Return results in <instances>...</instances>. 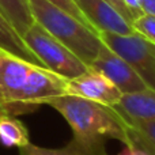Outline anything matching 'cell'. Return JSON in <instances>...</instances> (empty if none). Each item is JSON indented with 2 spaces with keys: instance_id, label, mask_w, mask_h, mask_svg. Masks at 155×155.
<instances>
[{
  "instance_id": "cell-11",
  "label": "cell",
  "mask_w": 155,
  "mask_h": 155,
  "mask_svg": "<svg viewBox=\"0 0 155 155\" xmlns=\"http://www.w3.org/2000/svg\"><path fill=\"white\" fill-rule=\"evenodd\" d=\"M19 155H107L105 147L88 144L86 142L72 137L67 146L61 148H45L41 146L29 144L19 148Z\"/></svg>"
},
{
  "instance_id": "cell-12",
  "label": "cell",
  "mask_w": 155,
  "mask_h": 155,
  "mask_svg": "<svg viewBox=\"0 0 155 155\" xmlns=\"http://www.w3.org/2000/svg\"><path fill=\"white\" fill-rule=\"evenodd\" d=\"M0 11L21 37L34 23L27 0H0Z\"/></svg>"
},
{
  "instance_id": "cell-7",
  "label": "cell",
  "mask_w": 155,
  "mask_h": 155,
  "mask_svg": "<svg viewBox=\"0 0 155 155\" xmlns=\"http://www.w3.org/2000/svg\"><path fill=\"white\" fill-rule=\"evenodd\" d=\"M65 94L82 97L107 106H114L123 95V93L106 76L91 67H88L82 75L67 80Z\"/></svg>"
},
{
  "instance_id": "cell-10",
  "label": "cell",
  "mask_w": 155,
  "mask_h": 155,
  "mask_svg": "<svg viewBox=\"0 0 155 155\" xmlns=\"http://www.w3.org/2000/svg\"><path fill=\"white\" fill-rule=\"evenodd\" d=\"M0 51L7 52V53L14 54L19 59H23L29 63L44 67L40 60L34 56V53L27 48L22 37L16 33V30L5 19L2 11H0Z\"/></svg>"
},
{
  "instance_id": "cell-1",
  "label": "cell",
  "mask_w": 155,
  "mask_h": 155,
  "mask_svg": "<svg viewBox=\"0 0 155 155\" xmlns=\"http://www.w3.org/2000/svg\"><path fill=\"white\" fill-rule=\"evenodd\" d=\"M67 80L48 68L0 51V90L19 114L65 94Z\"/></svg>"
},
{
  "instance_id": "cell-21",
  "label": "cell",
  "mask_w": 155,
  "mask_h": 155,
  "mask_svg": "<svg viewBox=\"0 0 155 155\" xmlns=\"http://www.w3.org/2000/svg\"><path fill=\"white\" fill-rule=\"evenodd\" d=\"M143 12L155 16V0H140Z\"/></svg>"
},
{
  "instance_id": "cell-8",
  "label": "cell",
  "mask_w": 155,
  "mask_h": 155,
  "mask_svg": "<svg viewBox=\"0 0 155 155\" xmlns=\"http://www.w3.org/2000/svg\"><path fill=\"white\" fill-rule=\"evenodd\" d=\"M76 7L97 33L128 35L136 33L132 25L105 0H74Z\"/></svg>"
},
{
  "instance_id": "cell-15",
  "label": "cell",
  "mask_w": 155,
  "mask_h": 155,
  "mask_svg": "<svg viewBox=\"0 0 155 155\" xmlns=\"http://www.w3.org/2000/svg\"><path fill=\"white\" fill-rule=\"evenodd\" d=\"M131 25L137 34L144 37L150 42L155 44V16L154 15L143 14L142 16L135 19Z\"/></svg>"
},
{
  "instance_id": "cell-6",
  "label": "cell",
  "mask_w": 155,
  "mask_h": 155,
  "mask_svg": "<svg viewBox=\"0 0 155 155\" xmlns=\"http://www.w3.org/2000/svg\"><path fill=\"white\" fill-rule=\"evenodd\" d=\"M90 67L106 76L123 94L137 93L148 88L140 76L105 44Z\"/></svg>"
},
{
  "instance_id": "cell-17",
  "label": "cell",
  "mask_w": 155,
  "mask_h": 155,
  "mask_svg": "<svg viewBox=\"0 0 155 155\" xmlns=\"http://www.w3.org/2000/svg\"><path fill=\"white\" fill-rule=\"evenodd\" d=\"M123 4L125 7L127 12L129 16V22H134L135 19H137L139 16H142L143 14V8H142V3L140 0H123Z\"/></svg>"
},
{
  "instance_id": "cell-19",
  "label": "cell",
  "mask_w": 155,
  "mask_h": 155,
  "mask_svg": "<svg viewBox=\"0 0 155 155\" xmlns=\"http://www.w3.org/2000/svg\"><path fill=\"white\" fill-rule=\"evenodd\" d=\"M118 155H150L148 151H146L144 148L139 147L135 144H125V147L120 151Z\"/></svg>"
},
{
  "instance_id": "cell-20",
  "label": "cell",
  "mask_w": 155,
  "mask_h": 155,
  "mask_svg": "<svg viewBox=\"0 0 155 155\" xmlns=\"http://www.w3.org/2000/svg\"><path fill=\"white\" fill-rule=\"evenodd\" d=\"M105 2H107L112 7H114L116 10H117L118 12H120L121 15L129 22V16H128V12H127L125 7H124V4H123V0H105ZM129 23H131V22H129Z\"/></svg>"
},
{
  "instance_id": "cell-14",
  "label": "cell",
  "mask_w": 155,
  "mask_h": 155,
  "mask_svg": "<svg viewBox=\"0 0 155 155\" xmlns=\"http://www.w3.org/2000/svg\"><path fill=\"white\" fill-rule=\"evenodd\" d=\"M125 121L127 134L129 137V144H144L155 150V123L154 121Z\"/></svg>"
},
{
  "instance_id": "cell-16",
  "label": "cell",
  "mask_w": 155,
  "mask_h": 155,
  "mask_svg": "<svg viewBox=\"0 0 155 155\" xmlns=\"http://www.w3.org/2000/svg\"><path fill=\"white\" fill-rule=\"evenodd\" d=\"M48 2L51 3V4H53L54 7L60 8V10L65 11L67 14L72 15L74 18H76L79 22H82V23H84L86 26H88L91 30H94L93 27H91V25L84 19V16L82 15V12H80L79 8L76 7V4L74 3V0H48ZM94 31H95V30H94Z\"/></svg>"
},
{
  "instance_id": "cell-13",
  "label": "cell",
  "mask_w": 155,
  "mask_h": 155,
  "mask_svg": "<svg viewBox=\"0 0 155 155\" xmlns=\"http://www.w3.org/2000/svg\"><path fill=\"white\" fill-rule=\"evenodd\" d=\"M0 143L4 147H23L29 144V131L21 120L11 114L0 117Z\"/></svg>"
},
{
  "instance_id": "cell-9",
  "label": "cell",
  "mask_w": 155,
  "mask_h": 155,
  "mask_svg": "<svg viewBox=\"0 0 155 155\" xmlns=\"http://www.w3.org/2000/svg\"><path fill=\"white\" fill-rule=\"evenodd\" d=\"M113 107L128 120L155 123V91L147 88L137 93L123 94Z\"/></svg>"
},
{
  "instance_id": "cell-3",
  "label": "cell",
  "mask_w": 155,
  "mask_h": 155,
  "mask_svg": "<svg viewBox=\"0 0 155 155\" xmlns=\"http://www.w3.org/2000/svg\"><path fill=\"white\" fill-rule=\"evenodd\" d=\"M27 3L34 22L90 67L104 45L98 33L48 0H27Z\"/></svg>"
},
{
  "instance_id": "cell-4",
  "label": "cell",
  "mask_w": 155,
  "mask_h": 155,
  "mask_svg": "<svg viewBox=\"0 0 155 155\" xmlns=\"http://www.w3.org/2000/svg\"><path fill=\"white\" fill-rule=\"evenodd\" d=\"M27 48L34 53L41 64L56 75L71 80L87 71V65L65 48L60 41L34 22L22 35Z\"/></svg>"
},
{
  "instance_id": "cell-5",
  "label": "cell",
  "mask_w": 155,
  "mask_h": 155,
  "mask_svg": "<svg viewBox=\"0 0 155 155\" xmlns=\"http://www.w3.org/2000/svg\"><path fill=\"white\" fill-rule=\"evenodd\" d=\"M98 35L110 51L120 56L140 76L150 90L155 91V44L137 33L121 35L102 31Z\"/></svg>"
},
{
  "instance_id": "cell-2",
  "label": "cell",
  "mask_w": 155,
  "mask_h": 155,
  "mask_svg": "<svg viewBox=\"0 0 155 155\" xmlns=\"http://www.w3.org/2000/svg\"><path fill=\"white\" fill-rule=\"evenodd\" d=\"M45 105L53 107L67 120L74 137L88 144L105 147L110 139L129 144L124 117L113 106L94 102L72 94L49 98Z\"/></svg>"
},
{
  "instance_id": "cell-18",
  "label": "cell",
  "mask_w": 155,
  "mask_h": 155,
  "mask_svg": "<svg viewBox=\"0 0 155 155\" xmlns=\"http://www.w3.org/2000/svg\"><path fill=\"white\" fill-rule=\"evenodd\" d=\"M5 114L16 116V114H19V113H18V110H16L15 107H14L12 105L4 98L2 90H0V117H2V116H5Z\"/></svg>"
},
{
  "instance_id": "cell-22",
  "label": "cell",
  "mask_w": 155,
  "mask_h": 155,
  "mask_svg": "<svg viewBox=\"0 0 155 155\" xmlns=\"http://www.w3.org/2000/svg\"><path fill=\"white\" fill-rule=\"evenodd\" d=\"M139 146L142 148H144L146 151H148V154H150V155H155V150H153L151 147H148V146H144V144H139Z\"/></svg>"
}]
</instances>
